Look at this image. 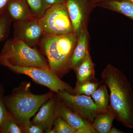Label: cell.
I'll list each match as a JSON object with an SVG mask.
<instances>
[{"mask_svg":"<svg viewBox=\"0 0 133 133\" xmlns=\"http://www.w3.org/2000/svg\"><path fill=\"white\" fill-rule=\"evenodd\" d=\"M71 21L73 31L78 34L81 31L84 12L87 6L86 0H64Z\"/></svg>","mask_w":133,"mask_h":133,"instance_id":"30bf717a","label":"cell"},{"mask_svg":"<svg viewBox=\"0 0 133 133\" xmlns=\"http://www.w3.org/2000/svg\"><path fill=\"white\" fill-rule=\"evenodd\" d=\"M101 83V82H95L92 81L76 83V87L74 89V94L91 96Z\"/></svg>","mask_w":133,"mask_h":133,"instance_id":"d6986e66","label":"cell"},{"mask_svg":"<svg viewBox=\"0 0 133 133\" xmlns=\"http://www.w3.org/2000/svg\"><path fill=\"white\" fill-rule=\"evenodd\" d=\"M23 133H43L44 130L40 126L33 124L31 121L22 127Z\"/></svg>","mask_w":133,"mask_h":133,"instance_id":"cb8c5ba5","label":"cell"},{"mask_svg":"<svg viewBox=\"0 0 133 133\" xmlns=\"http://www.w3.org/2000/svg\"><path fill=\"white\" fill-rule=\"evenodd\" d=\"M101 5L133 20V3L129 0H105Z\"/></svg>","mask_w":133,"mask_h":133,"instance_id":"2e32d148","label":"cell"},{"mask_svg":"<svg viewBox=\"0 0 133 133\" xmlns=\"http://www.w3.org/2000/svg\"><path fill=\"white\" fill-rule=\"evenodd\" d=\"M0 65L50 69L48 62L37 50L14 37L7 40L3 45L0 52Z\"/></svg>","mask_w":133,"mask_h":133,"instance_id":"277c9868","label":"cell"},{"mask_svg":"<svg viewBox=\"0 0 133 133\" xmlns=\"http://www.w3.org/2000/svg\"><path fill=\"white\" fill-rule=\"evenodd\" d=\"M44 132L47 133H56L54 128L47 129L44 131Z\"/></svg>","mask_w":133,"mask_h":133,"instance_id":"f1b7e54d","label":"cell"},{"mask_svg":"<svg viewBox=\"0 0 133 133\" xmlns=\"http://www.w3.org/2000/svg\"><path fill=\"white\" fill-rule=\"evenodd\" d=\"M102 80L110 90V107L115 118L125 127L133 128V90L126 75L108 65L101 74Z\"/></svg>","mask_w":133,"mask_h":133,"instance_id":"6da1fadb","label":"cell"},{"mask_svg":"<svg viewBox=\"0 0 133 133\" xmlns=\"http://www.w3.org/2000/svg\"><path fill=\"white\" fill-rule=\"evenodd\" d=\"M30 83L23 82L12 93L4 96V100L9 114L22 127L30 122L42 105L54 96L49 92L36 95L30 90Z\"/></svg>","mask_w":133,"mask_h":133,"instance_id":"7a4b0ae2","label":"cell"},{"mask_svg":"<svg viewBox=\"0 0 133 133\" xmlns=\"http://www.w3.org/2000/svg\"><path fill=\"white\" fill-rule=\"evenodd\" d=\"M115 119V115L109 105L108 110L96 116L92 125L98 133H109Z\"/></svg>","mask_w":133,"mask_h":133,"instance_id":"9a60e30c","label":"cell"},{"mask_svg":"<svg viewBox=\"0 0 133 133\" xmlns=\"http://www.w3.org/2000/svg\"><path fill=\"white\" fill-rule=\"evenodd\" d=\"M56 112L58 116L77 130L91 124L86 121L76 112L66 107L61 101H57Z\"/></svg>","mask_w":133,"mask_h":133,"instance_id":"4fadbf2b","label":"cell"},{"mask_svg":"<svg viewBox=\"0 0 133 133\" xmlns=\"http://www.w3.org/2000/svg\"><path fill=\"white\" fill-rule=\"evenodd\" d=\"M14 37L33 48L40 44L44 34L39 19L34 17L14 22Z\"/></svg>","mask_w":133,"mask_h":133,"instance_id":"ba28073f","label":"cell"},{"mask_svg":"<svg viewBox=\"0 0 133 133\" xmlns=\"http://www.w3.org/2000/svg\"><path fill=\"white\" fill-rule=\"evenodd\" d=\"M53 126L56 133H76L77 131L58 115L55 119Z\"/></svg>","mask_w":133,"mask_h":133,"instance_id":"7402d4cb","label":"cell"},{"mask_svg":"<svg viewBox=\"0 0 133 133\" xmlns=\"http://www.w3.org/2000/svg\"><path fill=\"white\" fill-rule=\"evenodd\" d=\"M4 90L2 85L0 84V128L3 122L9 115L4 100Z\"/></svg>","mask_w":133,"mask_h":133,"instance_id":"603a6c76","label":"cell"},{"mask_svg":"<svg viewBox=\"0 0 133 133\" xmlns=\"http://www.w3.org/2000/svg\"><path fill=\"white\" fill-rule=\"evenodd\" d=\"M75 71L77 77V83L95 80V70L89 53L75 70Z\"/></svg>","mask_w":133,"mask_h":133,"instance_id":"5bb4252c","label":"cell"},{"mask_svg":"<svg viewBox=\"0 0 133 133\" xmlns=\"http://www.w3.org/2000/svg\"><path fill=\"white\" fill-rule=\"evenodd\" d=\"M77 41L74 33L54 36L44 34L40 45L48 59L50 70L59 77L70 67L71 59Z\"/></svg>","mask_w":133,"mask_h":133,"instance_id":"3957f363","label":"cell"},{"mask_svg":"<svg viewBox=\"0 0 133 133\" xmlns=\"http://www.w3.org/2000/svg\"><path fill=\"white\" fill-rule=\"evenodd\" d=\"M129 1H130L131 2L133 3V0H129Z\"/></svg>","mask_w":133,"mask_h":133,"instance_id":"f546056e","label":"cell"},{"mask_svg":"<svg viewBox=\"0 0 133 133\" xmlns=\"http://www.w3.org/2000/svg\"><path fill=\"white\" fill-rule=\"evenodd\" d=\"M91 96L101 113L107 111L109 105V95L106 85L99 87Z\"/></svg>","mask_w":133,"mask_h":133,"instance_id":"e0dca14e","label":"cell"},{"mask_svg":"<svg viewBox=\"0 0 133 133\" xmlns=\"http://www.w3.org/2000/svg\"><path fill=\"white\" fill-rule=\"evenodd\" d=\"M76 133H97V132L92 124H90L88 125L77 129Z\"/></svg>","mask_w":133,"mask_h":133,"instance_id":"d4e9b609","label":"cell"},{"mask_svg":"<svg viewBox=\"0 0 133 133\" xmlns=\"http://www.w3.org/2000/svg\"><path fill=\"white\" fill-rule=\"evenodd\" d=\"M6 11L14 22L25 21L33 17L26 0H10Z\"/></svg>","mask_w":133,"mask_h":133,"instance_id":"8fae6325","label":"cell"},{"mask_svg":"<svg viewBox=\"0 0 133 133\" xmlns=\"http://www.w3.org/2000/svg\"><path fill=\"white\" fill-rule=\"evenodd\" d=\"M88 53L87 35L81 30L78 33L77 44L71 59L70 69L75 71Z\"/></svg>","mask_w":133,"mask_h":133,"instance_id":"7c38bea8","label":"cell"},{"mask_svg":"<svg viewBox=\"0 0 133 133\" xmlns=\"http://www.w3.org/2000/svg\"><path fill=\"white\" fill-rule=\"evenodd\" d=\"M10 0H0V17L6 12L8 3Z\"/></svg>","mask_w":133,"mask_h":133,"instance_id":"484cf974","label":"cell"},{"mask_svg":"<svg viewBox=\"0 0 133 133\" xmlns=\"http://www.w3.org/2000/svg\"><path fill=\"white\" fill-rule=\"evenodd\" d=\"M50 6L59 3H64V0H45Z\"/></svg>","mask_w":133,"mask_h":133,"instance_id":"4316f807","label":"cell"},{"mask_svg":"<svg viewBox=\"0 0 133 133\" xmlns=\"http://www.w3.org/2000/svg\"><path fill=\"white\" fill-rule=\"evenodd\" d=\"M57 101L54 96L44 103L31 122L42 128L44 131L52 128L55 119L57 116L56 106Z\"/></svg>","mask_w":133,"mask_h":133,"instance_id":"9c48e42d","label":"cell"},{"mask_svg":"<svg viewBox=\"0 0 133 133\" xmlns=\"http://www.w3.org/2000/svg\"><path fill=\"white\" fill-rule=\"evenodd\" d=\"M12 21L7 11L0 17V42L7 37Z\"/></svg>","mask_w":133,"mask_h":133,"instance_id":"44dd1931","label":"cell"},{"mask_svg":"<svg viewBox=\"0 0 133 133\" xmlns=\"http://www.w3.org/2000/svg\"><path fill=\"white\" fill-rule=\"evenodd\" d=\"M124 132L115 127L112 128L109 133H124Z\"/></svg>","mask_w":133,"mask_h":133,"instance_id":"83f0119b","label":"cell"},{"mask_svg":"<svg viewBox=\"0 0 133 133\" xmlns=\"http://www.w3.org/2000/svg\"><path fill=\"white\" fill-rule=\"evenodd\" d=\"M57 95L65 105L90 124L101 113L90 96L76 95L66 91L59 92Z\"/></svg>","mask_w":133,"mask_h":133,"instance_id":"52a82bcc","label":"cell"},{"mask_svg":"<svg viewBox=\"0 0 133 133\" xmlns=\"http://www.w3.org/2000/svg\"><path fill=\"white\" fill-rule=\"evenodd\" d=\"M7 67L17 74L28 76L36 83L46 87L57 94L63 91L74 94V89L62 81L50 69L38 66L23 67L13 65H9Z\"/></svg>","mask_w":133,"mask_h":133,"instance_id":"8992f818","label":"cell"},{"mask_svg":"<svg viewBox=\"0 0 133 133\" xmlns=\"http://www.w3.org/2000/svg\"><path fill=\"white\" fill-rule=\"evenodd\" d=\"M39 19L44 34L59 36L74 33L68 10L64 3L50 7Z\"/></svg>","mask_w":133,"mask_h":133,"instance_id":"5b68a950","label":"cell"},{"mask_svg":"<svg viewBox=\"0 0 133 133\" xmlns=\"http://www.w3.org/2000/svg\"><path fill=\"white\" fill-rule=\"evenodd\" d=\"M33 17L40 19L50 7L45 0H26Z\"/></svg>","mask_w":133,"mask_h":133,"instance_id":"ac0fdd59","label":"cell"},{"mask_svg":"<svg viewBox=\"0 0 133 133\" xmlns=\"http://www.w3.org/2000/svg\"><path fill=\"white\" fill-rule=\"evenodd\" d=\"M1 133H22V128L9 114L0 128Z\"/></svg>","mask_w":133,"mask_h":133,"instance_id":"ffe728a7","label":"cell"}]
</instances>
